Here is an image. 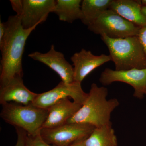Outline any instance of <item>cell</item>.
I'll return each mask as SVG.
<instances>
[{"label":"cell","mask_w":146,"mask_h":146,"mask_svg":"<svg viewBox=\"0 0 146 146\" xmlns=\"http://www.w3.org/2000/svg\"><path fill=\"white\" fill-rule=\"evenodd\" d=\"M95 128L88 124L70 123L52 128H42L39 134L48 144L54 146H70L84 141Z\"/></svg>","instance_id":"6"},{"label":"cell","mask_w":146,"mask_h":146,"mask_svg":"<svg viewBox=\"0 0 146 146\" xmlns=\"http://www.w3.org/2000/svg\"><path fill=\"white\" fill-rule=\"evenodd\" d=\"M11 7L13 11L16 12V15L20 16L23 10V0H11Z\"/></svg>","instance_id":"20"},{"label":"cell","mask_w":146,"mask_h":146,"mask_svg":"<svg viewBox=\"0 0 146 146\" xmlns=\"http://www.w3.org/2000/svg\"><path fill=\"white\" fill-rule=\"evenodd\" d=\"M108 91L104 86L93 83L85 102L66 123L88 124L98 127L112 124L111 113L119 105L117 99L108 100Z\"/></svg>","instance_id":"2"},{"label":"cell","mask_w":146,"mask_h":146,"mask_svg":"<svg viewBox=\"0 0 146 146\" xmlns=\"http://www.w3.org/2000/svg\"><path fill=\"white\" fill-rule=\"evenodd\" d=\"M70 146H85L83 143V141L77 142L73 144Z\"/></svg>","instance_id":"23"},{"label":"cell","mask_w":146,"mask_h":146,"mask_svg":"<svg viewBox=\"0 0 146 146\" xmlns=\"http://www.w3.org/2000/svg\"><path fill=\"white\" fill-rule=\"evenodd\" d=\"M38 94L30 91L25 86L23 77L13 79L0 89V104L13 102L27 105L32 103Z\"/></svg>","instance_id":"12"},{"label":"cell","mask_w":146,"mask_h":146,"mask_svg":"<svg viewBox=\"0 0 146 146\" xmlns=\"http://www.w3.org/2000/svg\"><path fill=\"white\" fill-rule=\"evenodd\" d=\"M142 5L146 6V0H142L141 1Z\"/></svg>","instance_id":"25"},{"label":"cell","mask_w":146,"mask_h":146,"mask_svg":"<svg viewBox=\"0 0 146 146\" xmlns=\"http://www.w3.org/2000/svg\"><path fill=\"white\" fill-rule=\"evenodd\" d=\"M87 94L82 89L81 83L74 82L67 84L61 81L54 89L38 94L32 104L37 107L48 109L60 100L71 98L74 102L82 105Z\"/></svg>","instance_id":"7"},{"label":"cell","mask_w":146,"mask_h":146,"mask_svg":"<svg viewBox=\"0 0 146 146\" xmlns=\"http://www.w3.org/2000/svg\"><path fill=\"white\" fill-rule=\"evenodd\" d=\"M29 57L46 65L56 72L63 82L70 84L74 82V68L65 59L62 53L56 50L54 45L45 53L35 52L28 55Z\"/></svg>","instance_id":"10"},{"label":"cell","mask_w":146,"mask_h":146,"mask_svg":"<svg viewBox=\"0 0 146 146\" xmlns=\"http://www.w3.org/2000/svg\"><path fill=\"white\" fill-rule=\"evenodd\" d=\"M6 31L0 43L1 52L0 87L13 79L23 77L22 58L27 39L37 26L25 29L20 16H9L5 22Z\"/></svg>","instance_id":"1"},{"label":"cell","mask_w":146,"mask_h":146,"mask_svg":"<svg viewBox=\"0 0 146 146\" xmlns=\"http://www.w3.org/2000/svg\"><path fill=\"white\" fill-rule=\"evenodd\" d=\"M102 41L109 50L116 70L146 69V57L138 36L112 39L105 35Z\"/></svg>","instance_id":"3"},{"label":"cell","mask_w":146,"mask_h":146,"mask_svg":"<svg viewBox=\"0 0 146 146\" xmlns=\"http://www.w3.org/2000/svg\"><path fill=\"white\" fill-rule=\"evenodd\" d=\"M74 65V81L81 83L86 76L96 68L111 60L110 56L95 55L91 51L82 49L71 58Z\"/></svg>","instance_id":"11"},{"label":"cell","mask_w":146,"mask_h":146,"mask_svg":"<svg viewBox=\"0 0 146 146\" xmlns=\"http://www.w3.org/2000/svg\"><path fill=\"white\" fill-rule=\"evenodd\" d=\"M81 0L56 1L53 13L58 16L60 21L72 23L82 18Z\"/></svg>","instance_id":"16"},{"label":"cell","mask_w":146,"mask_h":146,"mask_svg":"<svg viewBox=\"0 0 146 146\" xmlns=\"http://www.w3.org/2000/svg\"><path fill=\"white\" fill-rule=\"evenodd\" d=\"M15 128L17 134V141L15 146H28V134L26 131L20 128Z\"/></svg>","instance_id":"19"},{"label":"cell","mask_w":146,"mask_h":146,"mask_svg":"<svg viewBox=\"0 0 146 146\" xmlns=\"http://www.w3.org/2000/svg\"><path fill=\"white\" fill-rule=\"evenodd\" d=\"M28 146H54L48 144L43 140L39 133L35 136H29L27 138Z\"/></svg>","instance_id":"18"},{"label":"cell","mask_w":146,"mask_h":146,"mask_svg":"<svg viewBox=\"0 0 146 146\" xmlns=\"http://www.w3.org/2000/svg\"><path fill=\"white\" fill-rule=\"evenodd\" d=\"M142 11H143V13L145 14V15H146V6H142Z\"/></svg>","instance_id":"24"},{"label":"cell","mask_w":146,"mask_h":146,"mask_svg":"<svg viewBox=\"0 0 146 146\" xmlns=\"http://www.w3.org/2000/svg\"><path fill=\"white\" fill-rule=\"evenodd\" d=\"M88 28L95 34L105 35L112 39H120L138 36L141 28L123 18L114 11L108 9Z\"/></svg>","instance_id":"5"},{"label":"cell","mask_w":146,"mask_h":146,"mask_svg":"<svg viewBox=\"0 0 146 146\" xmlns=\"http://www.w3.org/2000/svg\"><path fill=\"white\" fill-rule=\"evenodd\" d=\"M99 81L104 86L115 82H124L133 87V96L142 99L146 95V69L118 71L106 68L102 73Z\"/></svg>","instance_id":"8"},{"label":"cell","mask_w":146,"mask_h":146,"mask_svg":"<svg viewBox=\"0 0 146 146\" xmlns=\"http://www.w3.org/2000/svg\"><path fill=\"white\" fill-rule=\"evenodd\" d=\"M112 0H83L81 3L82 22L87 27L105 11L109 9Z\"/></svg>","instance_id":"17"},{"label":"cell","mask_w":146,"mask_h":146,"mask_svg":"<svg viewBox=\"0 0 146 146\" xmlns=\"http://www.w3.org/2000/svg\"><path fill=\"white\" fill-rule=\"evenodd\" d=\"M6 31L5 23L0 21V43L2 42Z\"/></svg>","instance_id":"22"},{"label":"cell","mask_w":146,"mask_h":146,"mask_svg":"<svg viewBox=\"0 0 146 146\" xmlns=\"http://www.w3.org/2000/svg\"><path fill=\"white\" fill-rule=\"evenodd\" d=\"M54 0H23V10L20 16L25 29H29L45 22L49 14L53 12Z\"/></svg>","instance_id":"9"},{"label":"cell","mask_w":146,"mask_h":146,"mask_svg":"<svg viewBox=\"0 0 146 146\" xmlns=\"http://www.w3.org/2000/svg\"><path fill=\"white\" fill-rule=\"evenodd\" d=\"M82 104L72 102L69 98L63 99L53 105L42 128H52L65 124L77 112Z\"/></svg>","instance_id":"13"},{"label":"cell","mask_w":146,"mask_h":146,"mask_svg":"<svg viewBox=\"0 0 146 146\" xmlns=\"http://www.w3.org/2000/svg\"><path fill=\"white\" fill-rule=\"evenodd\" d=\"M141 1L112 0L109 9L140 27H146V15L142 11Z\"/></svg>","instance_id":"14"},{"label":"cell","mask_w":146,"mask_h":146,"mask_svg":"<svg viewBox=\"0 0 146 146\" xmlns=\"http://www.w3.org/2000/svg\"><path fill=\"white\" fill-rule=\"evenodd\" d=\"M2 106L1 118L14 127L23 129L29 136L39 134L48 114V109L37 107L32 103L24 105L9 102Z\"/></svg>","instance_id":"4"},{"label":"cell","mask_w":146,"mask_h":146,"mask_svg":"<svg viewBox=\"0 0 146 146\" xmlns=\"http://www.w3.org/2000/svg\"><path fill=\"white\" fill-rule=\"evenodd\" d=\"M83 143L85 146H117V139L112 124L95 127Z\"/></svg>","instance_id":"15"},{"label":"cell","mask_w":146,"mask_h":146,"mask_svg":"<svg viewBox=\"0 0 146 146\" xmlns=\"http://www.w3.org/2000/svg\"><path fill=\"white\" fill-rule=\"evenodd\" d=\"M137 36L143 48L144 52L146 57V27L140 29Z\"/></svg>","instance_id":"21"}]
</instances>
